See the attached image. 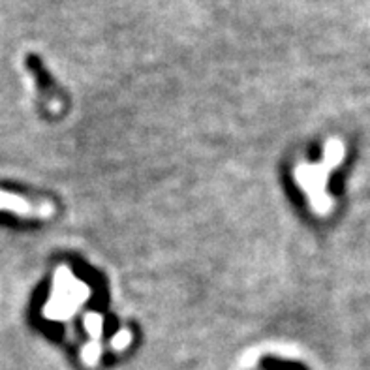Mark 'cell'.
Returning <instances> with one entry per match:
<instances>
[{"instance_id": "obj_1", "label": "cell", "mask_w": 370, "mask_h": 370, "mask_svg": "<svg viewBox=\"0 0 370 370\" xmlns=\"http://www.w3.org/2000/svg\"><path fill=\"white\" fill-rule=\"evenodd\" d=\"M344 156V147L339 141H331L325 152V162L322 165H301L297 168V181L304 186L312 198V205L320 211V213H327L331 209V200L323 192L325 181H327V173L339 164Z\"/></svg>"}, {"instance_id": "obj_2", "label": "cell", "mask_w": 370, "mask_h": 370, "mask_svg": "<svg viewBox=\"0 0 370 370\" xmlns=\"http://www.w3.org/2000/svg\"><path fill=\"white\" fill-rule=\"evenodd\" d=\"M0 211H10V213L21 214V216H49L53 213V207L49 203H40L34 205L31 201L23 200L15 194L0 192Z\"/></svg>"}, {"instance_id": "obj_3", "label": "cell", "mask_w": 370, "mask_h": 370, "mask_svg": "<svg viewBox=\"0 0 370 370\" xmlns=\"http://www.w3.org/2000/svg\"><path fill=\"white\" fill-rule=\"evenodd\" d=\"M265 367L267 370H303V367H297V364H282L276 361H265Z\"/></svg>"}]
</instances>
